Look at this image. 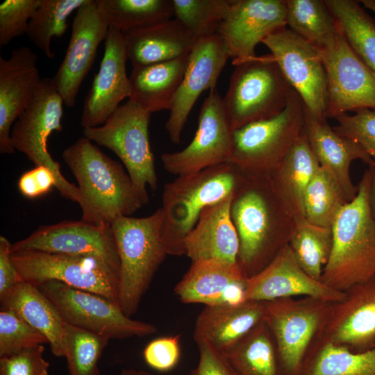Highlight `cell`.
Returning <instances> with one entry per match:
<instances>
[{
	"mask_svg": "<svg viewBox=\"0 0 375 375\" xmlns=\"http://www.w3.org/2000/svg\"><path fill=\"white\" fill-rule=\"evenodd\" d=\"M63 105L53 78H42L33 99L15 122L10 135L14 149L24 154L35 166L50 169L56 178V188L60 194L79 204L78 187L64 177L60 164L51 157L47 147L51 134L62 130Z\"/></svg>",
	"mask_w": 375,
	"mask_h": 375,
	"instance_id": "obj_11",
	"label": "cell"
},
{
	"mask_svg": "<svg viewBox=\"0 0 375 375\" xmlns=\"http://www.w3.org/2000/svg\"><path fill=\"white\" fill-rule=\"evenodd\" d=\"M41 0H6L0 5V46L26 35L28 23Z\"/></svg>",
	"mask_w": 375,
	"mask_h": 375,
	"instance_id": "obj_44",
	"label": "cell"
},
{
	"mask_svg": "<svg viewBox=\"0 0 375 375\" xmlns=\"http://www.w3.org/2000/svg\"><path fill=\"white\" fill-rule=\"evenodd\" d=\"M247 279L238 263L197 260L192 262L174 293L184 303L239 305L247 301Z\"/></svg>",
	"mask_w": 375,
	"mask_h": 375,
	"instance_id": "obj_24",
	"label": "cell"
},
{
	"mask_svg": "<svg viewBox=\"0 0 375 375\" xmlns=\"http://www.w3.org/2000/svg\"><path fill=\"white\" fill-rule=\"evenodd\" d=\"M109 27L95 0H88L76 10L65 56L52 77L67 107L74 106L81 84L93 65Z\"/></svg>",
	"mask_w": 375,
	"mask_h": 375,
	"instance_id": "obj_17",
	"label": "cell"
},
{
	"mask_svg": "<svg viewBox=\"0 0 375 375\" xmlns=\"http://www.w3.org/2000/svg\"><path fill=\"white\" fill-rule=\"evenodd\" d=\"M181 356L180 335L161 337L145 347L143 357L151 368L167 372L174 368Z\"/></svg>",
	"mask_w": 375,
	"mask_h": 375,
	"instance_id": "obj_46",
	"label": "cell"
},
{
	"mask_svg": "<svg viewBox=\"0 0 375 375\" xmlns=\"http://www.w3.org/2000/svg\"><path fill=\"white\" fill-rule=\"evenodd\" d=\"M231 0H172L173 16L197 39L215 34Z\"/></svg>",
	"mask_w": 375,
	"mask_h": 375,
	"instance_id": "obj_41",
	"label": "cell"
},
{
	"mask_svg": "<svg viewBox=\"0 0 375 375\" xmlns=\"http://www.w3.org/2000/svg\"><path fill=\"white\" fill-rule=\"evenodd\" d=\"M122 33L133 67L188 56L198 40L175 18Z\"/></svg>",
	"mask_w": 375,
	"mask_h": 375,
	"instance_id": "obj_28",
	"label": "cell"
},
{
	"mask_svg": "<svg viewBox=\"0 0 375 375\" xmlns=\"http://www.w3.org/2000/svg\"><path fill=\"white\" fill-rule=\"evenodd\" d=\"M38 288L51 301L65 322L110 340L143 338L155 325L127 316L119 304L101 295L50 281Z\"/></svg>",
	"mask_w": 375,
	"mask_h": 375,
	"instance_id": "obj_12",
	"label": "cell"
},
{
	"mask_svg": "<svg viewBox=\"0 0 375 375\" xmlns=\"http://www.w3.org/2000/svg\"><path fill=\"white\" fill-rule=\"evenodd\" d=\"M298 375H375V348L354 353L317 338Z\"/></svg>",
	"mask_w": 375,
	"mask_h": 375,
	"instance_id": "obj_32",
	"label": "cell"
},
{
	"mask_svg": "<svg viewBox=\"0 0 375 375\" xmlns=\"http://www.w3.org/2000/svg\"><path fill=\"white\" fill-rule=\"evenodd\" d=\"M233 194L206 207L185 237V255L192 262L238 263L239 239L230 212Z\"/></svg>",
	"mask_w": 375,
	"mask_h": 375,
	"instance_id": "obj_25",
	"label": "cell"
},
{
	"mask_svg": "<svg viewBox=\"0 0 375 375\" xmlns=\"http://www.w3.org/2000/svg\"><path fill=\"white\" fill-rule=\"evenodd\" d=\"M319 167L303 131L269 176L275 194L295 222L305 218V192Z\"/></svg>",
	"mask_w": 375,
	"mask_h": 375,
	"instance_id": "obj_29",
	"label": "cell"
},
{
	"mask_svg": "<svg viewBox=\"0 0 375 375\" xmlns=\"http://www.w3.org/2000/svg\"><path fill=\"white\" fill-rule=\"evenodd\" d=\"M62 157L77 181L83 220L103 226L130 216L144 201L122 165L83 136Z\"/></svg>",
	"mask_w": 375,
	"mask_h": 375,
	"instance_id": "obj_2",
	"label": "cell"
},
{
	"mask_svg": "<svg viewBox=\"0 0 375 375\" xmlns=\"http://www.w3.org/2000/svg\"><path fill=\"white\" fill-rule=\"evenodd\" d=\"M0 358L48 344L47 338L11 310H0Z\"/></svg>",
	"mask_w": 375,
	"mask_h": 375,
	"instance_id": "obj_42",
	"label": "cell"
},
{
	"mask_svg": "<svg viewBox=\"0 0 375 375\" xmlns=\"http://www.w3.org/2000/svg\"><path fill=\"white\" fill-rule=\"evenodd\" d=\"M11 258L21 281H56L119 303V269L103 258L38 251L12 252Z\"/></svg>",
	"mask_w": 375,
	"mask_h": 375,
	"instance_id": "obj_10",
	"label": "cell"
},
{
	"mask_svg": "<svg viewBox=\"0 0 375 375\" xmlns=\"http://www.w3.org/2000/svg\"><path fill=\"white\" fill-rule=\"evenodd\" d=\"M335 119L338 124L333 129L358 144L375 163V110L362 108Z\"/></svg>",
	"mask_w": 375,
	"mask_h": 375,
	"instance_id": "obj_43",
	"label": "cell"
},
{
	"mask_svg": "<svg viewBox=\"0 0 375 375\" xmlns=\"http://www.w3.org/2000/svg\"><path fill=\"white\" fill-rule=\"evenodd\" d=\"M224 355L238 375H283L272 335L265 320Z\"/></svg>",
	"mask_w": 375,
	"mask_h": 375,
	"instance_id": "obj_33",
	"label": "cell"
},
{
	"mask_svg": "<svg viewBox=\"0 0 375 375\" xmlns=\"http://www.w3.org/2000/svg\"><path fill=\"white\" fill-rule=\"evenodd\" d=\"M371 169H365L356 197L331 225L333 245L320 281L345 292L375 276V221L370 205Z\"/></svg>",
	"mask_w": 375,
	"mask_h": 375,
	"instance_id": "obj_3",
	"label": "cell"
},
{
	"mask_svg": "<svg viewBox=\"0 0 375 375\" xmlns=\"http://www.w3.org/2000/svg\"><path fill=\"white\" fill-rule=\"evenodd\" d=\"M88 1L41 0L28 23L27 37L48 58H53L52 39L66 32L69 17Z\"/></svg>",
	"mask_w": 375,
	"mask_h": 375,
	"instance_id": "obj_38",
	"label": "cell"
},
{
	"mask_svg": "<svg viewBox=\"0 0 375 375\" xmlns=\"http://www.w3.org/2000/svg\"><path fill=\"white\" fill-rule=\"evenodd\" d=\"M230 212L239 239L238 263L250 278L289 244L296 222L275 194L269 176L244 174Z\"/></svg>",
	"mask_w": 375,
	"mask_h": 375,
	"instance_id": "obj_1",
	"label": "cell"
},
{
	"mask_svg": "<svg viewBox=\"0 0 375 375\" xmlns=\"http://www.w3.org/2000/svg\"><path fill=\"white\" fill-rule=\"evenodd\" d=\"M347 203L337 181L320 166L305 192L303 208L306 219L319 226L331 227L335 216Z\"/></svg>",
	"mask_w": 375,
	"mask_h": 375,
	"instance_id": "obj_39",
	"label": "cell"
},
{
	"mask_svg": "<svg viewBox=\"0 0 375 375\" xmlns=\"http://www.w3.org/2000/svg\"><path fill=\"white\" fill-rule=\"evenodd\" d=\"M104 42L99 72L84 100L81 117L83 128L103 124L119 103L131 95L126 67L128 56L122 32L110 26Z\"/></svg>",
	"mask_w": 375,
	"mask_h": 375,
	"instance_id": "obj_20",
	"label": "cell"
},
{
	"mask_svg": "<svg viewBox=\"0 0 375 375\" xmlns=\"http://www.w3.org/2000/svg\"><path fill=\"white\" fill-rule=\"evenodd\" d=\"M283 76L301 98L307 113L327 120L328 88L322 51L287 27L265 38Z\"/></svg>",
	"mask_w": 375,
	"mask_h": 375,
	"instance_id": "obj_13",
	"label": "cell"
},
{
	"mask_svg": "<svg viewBox=\"0 0 375 375\" xmlns=\"http://www.w3.org/2000/svg\"><path fill=\"white\" fill-rule=\"evenodd\" d=\"M369 167L371 169L372 181L369 192V205L371 211L375 221V166L372 163L369 165Z\"/></svg>",
	"mask_w": 375,
	"mask_h": 375,
	"instance_id": "obj_50",
	"label": "cell"
},
{
	"mask_svg": "<svg viewBox=\"0 0 375 375\" xmlns=\"http://www.w3.org/2000/svg\"><path fill=\"white\" fill-rule=\"evenodd\" d=\"M95 2L109 26L122 33L174 17L172 0H95Z\"/></svg>",
	"mask_w": 375,
	"mask_h": 375,
	"instance_id": "obj_36",
	"label": "cell"
},
{
	"mask_svg": "<svg viewBox=\"0 0 375 375\" xmlns=\"http://www.w3.org/2000/svg\"><path fill=\"white\" fill-rule=\"evenodd\" d=\"M333 303L328 321L318 339L354 353L375 348V276L345 292Z\"/></svg>",
	"mask_w": 375,
	"mask_h": 375,
	"instance_id": "obj_21",
	"label": "cell"
},
{
	"mask_svg": "<svg viewBox=\"0 0 375 375\" xmlns=\"http://www.w3.org/2000/svg\"><path fill=\"white\" fill-rule=\"evenodd\" d=\"M347 42L375 74V20L359 1L325 0Z\"/></svg>",
	"mask_w": 375,
	"mask_h": 375,
	"instance_id": "obj_35",
	"label": "cell"
},
{
	"mask_svg": "<svg viewBox=\"0 0 375 375\" xmlns=\"http://www.w3.org/2000/svg\"><path fill=\"white\" fill-rule=\"evenodd\" d=\"M120 375H154L145 370L135 369H124L121 371Z\"/></svg>",
	"mask_w": 375,
	"mask_h": 375,
	"instance_id": "obj_51",
	"label": "cell"
},
{
	"mask_svg": "<svg viewBox=\"0 0 375 375\" xmlns=\"http://www.w3.org/2000/svg\"><path fill=\"white\" fill-rule=\"evenodd\" d=\"M224 108L233 130L274 117L288 105L293 88L272 55L235 65Z\"/></svg>",
	"mask_w": 375,
	"mask_h": 375,
	"instance_id": "obj_7",
	"label": "cell"
},
{
	"mask_svg": "<svg viewBox=\"0 0 375 375\" xmlns=\"http://www.w3.org/2000/svg\"><path fill=\"white\" fill-rule=\"evenodd\" d=\"M286 26L285 0H231L217 34L236 65L256 58L258 44Z\"/></svg>",
	"mask_w": 375,
	"mask_h": 375,
	"instance_id": "obj_16",
	"label": "cell"
},
{
	"mask_svg": "<svg viewBox=\"0 0 375 375\" xmlns=\"http://www.w3.org/2000/svg\"><path fill=\"white\" fill-rule=\"evenodd\" d=\"M12 252L38 251L103 258L119 269V260L110 226L83 219L40 226L29 236L12 244Z\"/></svg>",
	"mask_w": 375,
	"mask_h": 375,
	"instance_id": "obj_19",
	"label": "cell"
},
{
	"mask_svg": "<svg viewBox=\"0 0 375 375\" xmlns=\"http://www.w3.org/2000/svg\"><path fill=\"white\" fill-rule=\"evenodd\" d=\"M303 131L320 166L335 178L348 202L351 201L358 185L351 178V164L360 160L369 165L372 161L370 156L358 144L338 134L327 120L315 119L306 110Z\"/></svg>",
	"mask_w": 375,
	"mask_h": 375,
	"instance_id": "obj_27",
	"label": "cell"
},
{
	"mask_svg": "<svg viewBox=\"0 0 375 375\" xmlns=\"http://www.w3.org/2000/svg\"><path fill=\"white\" fill-rule=\"evenodd\" d=\"M288 244L301 268L312 278L320 281L331 253V227L315 225L306 218L297 220Z\"/></svg>",
	"mask_w": 375,
	"mask_h": 375,
	"instance_id": "obj_37",
	"label": "cell"
},
{
	"mask_svg": "<svg viewBox=\"0 0 375 375\" xmlns=\"http://www.w3.org/2000/svg\"><path fill=\"white\" fill-rule=\"evenodd\" d=\"M359 2L361 3L364 7L375 13V0H361L359 1Z\"/></svg>",
	"mask_w": 375,
	"mask_h": 375,
	"instance_id": "obj_52",
	"label": "cell"
},
{
	"mask_svg": "<svg viewBox=\"0 0 375 375\" xmlns=\"http://www.w3.org/2000/svg\"><path fill=\"white\" fill-rule=\"evenodd\" d=\"M1 309L11 310L47 340L51 351L63 357L65 322L51 301L38 286L19 281L0 298Z\"/></svg>",
	"mask_w": 375,
	"mask_h": 375,
	"instance_id": "obj_31",
	"label": "cell"
},
{
	"mask_svg": "<svg viewBox=\"0 0 375 375\" xmlns=\"http://www.w3.org/2000/svg\"><path fill=\"white\" fill-rule=\"evenodd\" d=\"M371 163L375 166V163L373 161H372Z\"/></svg>",
	"mask_w": 375,
	"mask_h": 375,
	"instance_id": "obj_53",
	"label": "cell"
},
{
	"mask_svg": "<svg viewBox=\"0 0 375 375\" xmlns=\"http://www.w3.org/2000/svg\"><path fill=\"white\" fill-rule=\"evenodd\" d=\"M305 118V105L293 90L278 115L233 130L228 162L246 174L270 176L303 133Z\"/></svg>",
	"mask_w": 375,
	"mask_h": 375,
	"instance_id": "obj_6",
	"label": "cell"
},
{
	"mask_svg": "<svg viewBox=\"0 0 375 375\" xmlns=\"http://www.w3.org/2000/svg\"><path fill=\"white\" fill-rule=\"evenodd\" d=\"M333 303L304 297L265 301V321L272 335L283 375H298L330 317Z\"/></svg>",
	"mask_w": 375,
	"mask_h": 375,
	"instance_id": "obj_9",
	"label": "cell"
},
{
	"mask_svg": "<svg viewBox=\"0 0 375 375\" xmlns=\"http://www.w3.org/2000/svg\"><path fill=\"white\" fill-rule=\"evenodd\" d=\"M265 301L205 306L197 316L193 338L225 353L265 320Z\"/></svg>",
	"mask_w": 375,
	"mask_h": 375,
	"instance_id": "obj_26",
	"label": "cell"
},
{
	"mask_svg": "<svg viewBox=\"0 0 375 375\" xmlns=\"http://www.w3.org/2000/svg\"><path fill=\"white\" fill-rule=\"evenodd\" d=\"M42 78L38 56L28 47L12 51L10 57H0V152H15L11 128L33 99Z\"/></svg>",
	"mask_w": 375,
	"mask_h": 375,
	"instance_id": "obj_22",
	"label": "cell"
},
{
	"mask_svg": "<svg viewBox=\"0 0 375 375\" xmlns=\"http://www.w3.org/2000/svg\"><path fill=\"white\" fill-rule=\"evenodd\" d=\"M286 24L299 36L323 50L340 33L325 0H285Z\"/></svg>",
	"mask_w": 375,
	"mask_h": 375,
	"instance_id": "obj_34",
	"label": "cell"
},
{
	"mask_svg": "<svg viewBox=\"0 0 375 375\" xmlns=\"http://www.w3.org/2000/svg\"><path fill=\"white\" fill-rule=\"evenodd\" d=\"M109 340L65 322L63 357L68 375H100L99 361Z\"/></svg>",
	"mask_w": 375,
	"mask_h": 375,
	"instance_id": "obj_40",
	"label": "cell"
},
{
	"mask_svg": "<svg viewBox=\"0 0 375 375\" xmlns=\"http://www.w3.org/2000/svg\"><path fill=\"white\" fill-rule=\"evenodd\" d=\"M163 212L137 218L123 216L111 224L119 260L118 301L124 312H136L143 295L167 256L162 238Z\"/></svg>",
	"mask_w": 375,
	"mask_h": 375,
	"instance_id": "obj_5",
	"label": "cell"
},
{
	"mask_svg": "<svg viewBox=\"0 0 375 375\" xmlns=\"http://www.w3.org/2000/svg\"><path fill=\"white\" fill-rule=\"evenodd\" d=\"M151 115L128 100L103 124L83 129L84 137L110 149L120 158L144 204L149 201L147 188L155 191L158 186L149 136Z\"/></svg>",
	"mask_w": 375,
	"mask_h": 375,
	"instance_id": "obj_8",
	"label": "cell"
},
{
	"mask_svg": "<svg viewBox=\"0 0 375 375\" xmlns=\"http://www.w3.org/2000/svg\"><path fill=\"white\" fill-rule=\"evenodd\" d=\"M228 58L226 46L219 35L197 40L190 53L188 67L165 124L173 143H180L182 131L194 105L203 92L215 88Z\"/></svg>",
	"mask_w": 375,
	"mask_h": 375,
	"instance_id": "obj_18",
	"label": "cell"
},
{
	"mask_svg": "<svg viewBox=\"0 0 375 375\" xmlns=\"http://www.w3.org/2000/svg\"><path fill=\"white\" fill-rule=\"evenodd\" d=\"M233 131L223 99L216 88H213L202 103L193 139L179 151L162 153L163 168L178 176L228 162Z\"/></svg>",
	"mask_w": 375,
	"mask_h": 375,
	"instance_id": "obj_14",
	"label": "cell"
},
{
	"mask_svg": "<svg viewBox=\"0 0 375 375\" xmlns=\"http://www.w3.org/2000/svg\"><path fill=\"white\" fill-rule=\"evenodd\" d=\"M197 347L198 363L188 375H238L224 353L204 343Z\"/></svg>",
	"mask_w": 375,
	"mask_h": 375,
	"instance_id": "obj_48",
	"label": "cell"
},
{
	"mask_svg": "<svg viewBox=\"0 0 375 375\" xmlns=\"http://www.w3.org/2000/svg\"><path fill=\"white\" fill-rule=\"evenodd\" d=\"M12 244L6 238L0 236V298L21 281L11 258Z\"/></svg>",
	"mask_w": 375,
	"mask_h": 375,
	"instance_id": "obj_49",
	"label": "cell"
},
{
	"mask_svg": "<svg viewBox=\"0 0 375 375\" xmlns=\"http://www.w3.org/2000/svg\"><path fill=\"white\" fill-rule=\"evenodd\" d=\"M328 88L327 118L362 108L375 110V74L351 49L342 33L321 50Z\"/></svg>",
	"mask_w": 375,
	"mask_h": 375,
	"instance_id": "obj_15",
	"label": "cell"
},
{
	"mask_svg": "<svg viewBox=\"0 0 375 375\" xmlns=\"http://www.w3.org/2000/svg\"><path fill=\"white\" fill-rule=\"evenodd\" d=\"M244 173L231 162L178 176L164 186L162 238L167 255H185L184 241L208 206L232 195Z\"/></svg>",
	"mask_w": 375,
	"mask_h": 375,
	"instance_id": "obj_4",
	"label": "cell"
},
{
	"mask_svg": "<svg viewBox=\"0 0 375 375\" xmlns=\"http://www.w3.org/2000/svg\"><path fill=\"white\" fill-rule=\"evenodd\" d=\"M190 54L147 65L133 67L129 76L131 95L151 114L169 110L188 67Z\"/></svg>",
	"mask_w": 375,
	"mask_h": 375,
	"instance_id": "obj_30",
	"label": "cell"
},
{
	"mask_svg": "<svg viewBox=\"0 0 375 375\" xmlns=\"http://www.w3.org/2000/svg\"><path fill=\"white\" fill-rule=\"evenodd\" d=\"M53 172L45 166L38 165L24 172L17 183L20 193L28 199H37L48 194L56 186Z\"/></svg>",
	"mask_w": 375,
	"mask_h": 375,
	"instance_id": "obj_47",
	"label": "cell"
},
{
	"mask_svg": "<svg viewBox=\"0 0 375 375\" xmlns=\"http://www.w3.org/2000/svg\"><path fill=\"white\" fill-rule=\"evenodd\" d=\"M44 351L40 345L0 358V375H48L50 365Z\"/></svg>",
	"mask_w": 375,
	"mask_h": 375,
	"instance_id": "obj_45",
	"label": "cell"
},
{
	"mask_svg": "<svg viewBox=\"0 0 375 375\" xmlns=\"http://www.w3.org/2000/svg\"><path fill=\"white\" fill-rule=\"evenodd\" d=\"M345 295L307 274L296 261L289 244L265 268L248 278L246 290L247 301L303 296L336 303Z\"/></svg>",
	"mask_w": 375,
	"mask_h": 375,
	"instance_id": "obj_23",
	"label": "cell"
}]
</instances>
